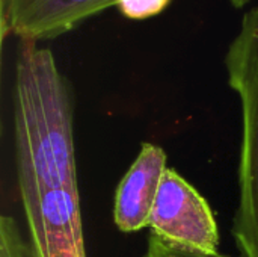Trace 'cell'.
Segmentation results:
<instances>
[{
  "label": "cell",
  "instance_id": "cell-1",
  "mask_svg": "<svg viewBox=\"0 0 258 257\" xmlns=\"http://www.w3.org/2000/svg\"><path fill=\"white\" fill-rule=\"evenodd\" d=\"M14 126L20 198L77 189L73 86L53 53L29 39L15 58Z\"/></svg>",
  "mask_w": 258,
  "mask_h": 257
},
{
  "label": "cell",
  "instance_id": "cell-2",
  "mask_svg": "<svg viewBox=\"0 0 258 257\" xmlns=\"http://www.w3.org/2000/svg\"><path fill=\"white\" fill-rule=\"evenodd\" d=\"M228 83L242 105L239 201L233 238L242 257H258V3L245 12L225 55Z\"/></svg>",
  "mask_w": 258,
  "mask_h": 257
},
{
  "label": "cell",
  "instance_id": "cell-3",
  "mask_svg": "<svg viewBox=\"0 0 258 257\" xmlns=\"http://www.w3.org/2000/svg\"><path fill=\"white\" fill-rule=\"evenodd\" d=\"M148 227L169 247L219 253V229L209 201L172 168L165 171Z\"/></svg>",
  "mask_w": 258,
  "mask_h": 257
},
{
  "label": "cell",
  "instance_id": "cell-4",
  "mask_svg": "<svg viewBox=\"0 0 258 257\" xmlns=\"http://www.w3.org/2000/svg\"><path fill=\"white\" fill-rule=\"evenodd\" d=\"M166 170L163 148L144 142L115 192L113 221L122 233H136L150 226L151 212Z\"/></svg>",
  "mask_w": 258,
  "mask_h": 257
},
{
  "label": "cell",
  "instance_id": "cell-5",
  "mask_svg": "<svg viewBox=\"0 0 258 257\" xmlns=\"http://www.w3.org/2000/svg\"><path fill=\"white\" fill-rule=\"evenodd\" d=\"M112 6L115 0H32L14 18L8 35L35 42L53 39Z\"/></svg>",
  "mask_w": 258,
  "mask_h": 257
},
{
  "label": "cell",
  "instance_id": "cell-6",
  "mask_svg": "<svg viewBox=\"0 0 258 257\" xmlns=\"http://www.w3.org/2000/svg\"><path fill=\"white\" fill-rule=\"evenodd\" d=\"M0 257H35L18 223L8 215L0 220Z\"/></svg>",
  "mask_w": 258,
  "mask_h": 257
},
{
  "label": "cell",
  "instance_id": "cell-7",
  "mask_svg": "<svg viewBox=\"0 0 258 257\" xmlns=\"http://www.w3.org/2000/svg\"><path fill=\"white\" fill-rule=\"evenodd\" d=\"M172 0H115V8L128 20L142 21L160 15Z\"/></svg>",
  "mask_w": 258,
  "mask_h": 257
},
{
  "label": "cell",
  "instance_id": "cell-8",
  "mask_svg": "<svg viewBox=\"0 0 258 257\" xmlns=\"http://www.w3.org/2000/svg\"><path fill=\"white\" fill-rule=\"evenodd\" d=\"M142 257H231L216 253V254H204V253H197V251H186V250H178L174 247L166 245L156 236H150L147 251Z\"/></svg>",
  "mask_w": 258,
  "mask_h": 257
},
{
  "label": "cell",
  "instance_id": "cell-9",
  "mask_svg": "<svg viewBox=\"0 0 258 257\" xmlns=\"http://www.w3.org/2000/svg\"><path fill=\"white\" fill-rule=\"evenodd\" d=\"M32 0H2V38L8 36L11 23L14 18L30 3Z\"/></svg>",
  "mask_w": 258,
  "mask_h": 257
},
{
  "label": "cell",
  "instance_id": "cell-10",
  "mask_svg": "<svg viewBox=\"0 0 258 257\" xmlns=\"http://www.w3.org/2000/svg\"><path fill=\"white\" fill-rule=\"evenodd\" d=\"M230 2L233 3L234 8H243V6H246L251 0H230Z\"/></svg>",
  "mask_w": 258,
  "mask_h": 257
}]
</instances>
